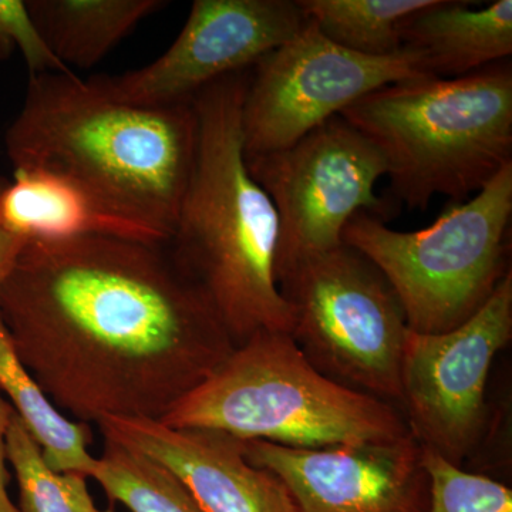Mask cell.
Returning a JSON list of instances; mask_svg holds the SVG:
<instances>
[{
  "mask_svg": "<svg viewBox=\"0 0 512 512\" xmlns=\"http://www.w3.org/2000/svg\"><path fill=\"white\" fill-rule=\"evenodd\" d=\"M20 362L77 420H161L234 349L164 247L111 237L28 242L0 288Z\"/></svg>",
  "mask_w": 512,
  "mask_h": 512,
  "instance_id": "1",
  "label": "cell"
},
{
  "mask_svg": "<svg viewBox=\"0 0 512 512\" xmlns=\"http://www.w3.org/2000/svg\"><path fill=\"white\" fill-rule=\"evenodd\" d=\"M197 136L191 103L131 106L72 72L42 73L30 74L5 147L15 168L67 175L167 245L190 181Z\"/></svg>",
  "mask_w": 512,
  "mask_h": 512,
  "instance_id": "2",
  "label": "cell"
},
{
  "mask_svg": "<svg viewBox=\"0 0 512 512\" xmlns=\"http://www.w3.org/2000/svg\"><path fill=\"white\" fill-rule=\"evenodd\" d=\"M249 73L222 77L191 101L197 151L165 245L207 296L235 346L262 330L292 328L291 309L276 282L278 214L245 160L241 120Z\"/></svg>",
  "mask_w": 512,
  "mask_h": 512,
  "instance_id": "3",
  "label": "cell"
},
{
  "mask_svg": "<svg viewBox=\"0 0 512 512\" xmlns=\"http://www.w3.org/2000/svg\"><path fill=\"white\" fill-rule=\"evenodd\" d=\"M340 116L375 144L393 197L409 210L436 195L466 201L512 163L511 62L387 84Z\"/></svg>",
  "mask_w": 512,
  "mask_h": 512,
  "instance_id": "4",
  "label": "cell"
},
{
  "mask_svg": "<svg viewBox=\"0 0 512 512\" xmlns=\"http://www.w3.org/2000/svg\"><path fill=\"white\" fill-rule=\"evenodd\" d=\"M160 421L296 448L412 436L396 406L333 382L311 365L289 333L268 330L237 346Z\"/></svg>",
  "mask_w": 512,
  "mask_h": 512,
  "instance_id": "5",
  "label": "cell"
},
{
  "mask_svg": "<svg viewBox=\"0 0 512 512\" xmlns=\"http://www.w3.org/2000/svg\"><path fill=\"white\" fill-rule=\"evenodd\" d=\"M512 163L466 201L453 202L429 228L400 232L369 212L343 229V244L366 256L392 285L407 328L437 335L463 325L508 271Z\"/></svg>",
  "mask_w": 512,
  "mask_h": 512,
  "instance_id": "6",
  "label": "cell"
},
{
  "mask_svg": "<svg viewBox=\"0 0 512 512\" xmlns=\"http://www.w3.org/2000/svg\"><path fill=\"white\" fill-rule=\"evenodd\" d=\"M278 286L292 313L289 335L311 365L399 409L409 328L382 272L342 244L291 266Z\"/></svg>",
  "mask_w": 512,
  "mask_h": 512,
  "instance_id": "7",
  "label": "cell"
},
{
  "mask_svg": "<svg viewBox=\"0 0 512 512\" xmlns=\"http://www.w3.org/2000/svg\"><path fill=\"white\" fill-rule=\"evenodd\" d=\"M245 160L278 214L276 282L302 259L342 245L343 229L357 212L383 221L390 212L375 191L386 161L342 116L291 147Z\"/></svg>",
  "mask_w": 512,
  "mask_h": 512,
  "instance_id": "8",
  "label": "cell"
},
{
  "mask_svg": "<svg viewBox=\"0 0 512 512\" xmlns=\"http://www.w3.org/2000/svg\"><path fill=\"white\" fill-rule=\"evenodd\" d=\"M421 76L430 74L419 53L403 47L390 56L359 55L330 42L306 18L249 73L241 120L245 158L291 147L366 94Z\"/></svg>",
  "mask_w": 512,
  "mask_h": 512,
  "instance_id": "9",
  "label": "cell"
},
{
  "mask_svg": "<svg viewBox=\"0 0 512 512\" xmlns=\"http://www.w3.org/2000/svg\"><path fill=\"white\" fill-rule=\"evenodd\" d=\"M512 338V271L483 308L437 335L409 330L402 359L399 410L414 440L461 466L483 441L491 363Z\"/></svg>",
  "mask_w": 512,
  "mask_h": 512,
  "instance_id": "10",
  "label": "cell"
},
{
  "mask_svg": "<svg viewBox=\"0 0 512 512\" xmlns=\"http://www.w3.org/2000/svg\"><path fill=\"white\" fill-rule=\"evenodd\" d=\"M305 22L298 0H195L180 35L157 60L89 82L104 96L131 106L190 104L222 77L251 70Z\"/></svg>",
  "mask_w": 512,
  "mask_h": 512,
  "instance_id": "11",
  "label": "cell"
},
{
  "mask_svg": "<svg viewBox=\"0 0 512 512\" xmlns=\"http://www.w3.org/2000/svg\"><path fill=\"white\" fill-rule=\"evenodd\" d=\"M255 467L275 474L296 512H426L430 480L413 436L322 448L242 440Z\"/></svg>",
  "mask_w": 512,
  "mask_h": 512,
  "instance_id": "12",
  "label": "cell"
},
{
  "mask_svg": "<svg viewBox=\"0 0 512 512\" xmlns=\"http://www.w3.org/2000/svg\"><path fill=\"white\" fill-rule=\"evenodd\" d=\"M97 424L104 440L165 468L204 512H296L282 481L249 463L242 440L231 434L141 417H107Z\"/></svg>",
  "mask_w": 512,
  "mask_h": 512,
  "instance_id": "13",
  "label": "cell"
},
{
  "mask_svg": "<svg viewBox=\"0 0 512 512\" xmlns=\"http://www.w3.org/2000/svg\"><path fill=\"white\" fill-rule=\"evenodd\" d=\"M0 225L26 242L111 237L165 247L163 238L123 220L72 178L47 168H15L13 183L0 194Z\"/></svg>",
  "mask_w": 512,
  "mask_h": 512,
  "instance_id": "14",
  "label": "cell"
},
{
  "mask_svg": "<svg viewBox=\"0 0 512 512\" xmlns=\"http://www.w3.org/2000/svg\"><path fill=\"white\" fill-rule=\"evenodd\" d=\"M470 5L434 0L404 23L402 47L423 57L430 76L457 79L510 59L511 0H498L480 9Z\"/></svg>",
  "mask_w": 512,
  "mask_h": 512,
  "instance_id": "15",
  "label": "cell"
},
{
  "mask_svg": "<svg viewBox=\"0 0 512 512\" xmlns=\"http://www.w3.org/2000/svg\"><path fill=\"white\" fill-rule=\"evenodd\" d=\"M163 0H28L47 47L67 67L92 69Z\"/></svg>",
  "mask_w": 512,
  "mask_h": 512,
  "instance_id": "16",
  "label": "cell"
},
{
  "mask_svg": "<svg viewBox=\"0 0 512 512\" xmlns=\"http://www.w3.org/2000/svg\"><path fill=\"white\" fill-rule=\"evenodd\" d=\"M0 392L8 396L16 416L42 450L47 466L56 473H76L92 478L97 457L89 453L92 443L89 424L69 420L57 410L35 377L20 362L2 318Z\"/></svg>",
  "mask_w": 512,
  "mask_h": 512,
  "instance_id": "17",
  "label": "cell"
},
{
  "mask_svg": "<svg viewBox=\"0 0 512 512\" xmlns=\"http://www.w3.org/2000/svg\"><path fill=\"white\" fill-rule=\"evenodd\" d=\"M434 0H298L323 36L350 52L370 57L402 50V28Z\"/></svg>",
  "mask_w": 512,
  "mask_h": 512,
  "instance_id": "18",
  "label": "cell"
},
{
  "mask_svg": "<svg viewBox=\"0 0 512 512\" xmlns=\"http://www.w3.org/2000/svg\"><path fill=\"white\" fill-rule=\"evenodd\" d=\"M92 478L131 512H204L184 485L143 454L104 440Z\"/></svg>",
  "mask_w": 512,
  "mask_h": 512,
  "instance_id": "19",
  "label": "cell"
},
{
  "mask_svg": "<svg viewBox=\"0 0 512 512\" xmlns=\"http://www.w3.org/2000/svg\"><path fill=\"white\" fill-rule=\"evenodd\" d=\"M6 460L18 481L20 512H97L87 478L56 473L47 466L42 450L16 414L6 433Z\"/></svg>",
  "mask_w": 512,
  "mask_h": 512,
  "instance_id": "20",
  "label": "cell"
},
{
  "mask_svg": "<svg viewBox=\"0 0 512 512\" xmlns=\"http://www.w3.org/2000/svg\"><path fill=\"white\" fill-rule=\"evenodd\" d=\"M430 480L426 512H512V491L491 478L466 473L423 448Z\"/></svg>",
  "mask_w": 512,
  "mask_h": 512,
  "instance_id": "21",
  "label": "cell"
},
{
  "mask_svg": "<svg viewBox=\"0 0 512 512\" xmlns=\"http://www.w3.org/2000/svg\"><path fill=\"white\" fill-rule=\"evenodd\" d=\"M15 49L22 53L30 74L70 72L40 36L26 2L0 0V60L8 59Z\"/></svg>",
  "mask_w": 512,
  "mask_h": 512,
  "instance_id": "22",
  "label": "cell"
},
{
  "mask_svg": "<svg viewBox=\"0 0 512 512\" xmlns=\"http://www.w3.org/2000/svg\"><path fill=\"white\" fill-rule=\"evenodd\" d=\"M13 416H15V410L0 394V512H20L19 508L12 503L8 491L10 476L8 460H6V433Z\"/></svg>",
  "mask_w": 512,
  "mask_h": 512,
  "instance_id": "23",
  "label": "cell"
},
{
  "mask_svg": "<svg viewBox=\"0 0 512 512\" xmlns=\"http://www.w3.org/2000/svg\"><path fill=\"white\" fill-rule=\"evenodd\" d=\"M9 181L0 175V194L8 187ZM28 242L25 239L10 234L0 225V288L5 284L10 272L15 268L23 248Z\"/></svg>",
  "mask_w": 512,
  "mask_h": 512,
  "instance_id": "24",
  "label": "cell"
},
{
  "mask_svg": "<svg viewBox=\"0 0 512 512\" xmlns=\"http://www.w3.org/2000/svg\"><path fill=\"white\" fill-rule=\"evenodd\" d=\"M97 512H114V511L111 510V508H109V510H97Z\"/></svg>",
  "mask_w": 512,
  "mask_h": 512,
  "instance_id": "25",
  "label": "cell"
}]
</instances>
